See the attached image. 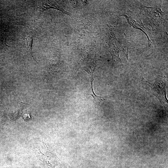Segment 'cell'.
I'll use <instances>...</instances> for the list:
<instances>
[{"mask_svg":"<svg viewBox=\"0 0 168 168\" xmlns=\"http://www.w3.org/2000/svg\"><path fill=\"white\" fill-rule=\"evenodd\" d=\"M33 41V38L31 36H27L26 38V45L27 49L30 54L31 56L33 57L32 51V46Z\"/></svg>","mask_w":168,"mask_h":168,"instance_id":"cell-5","label":"cell"},{"mask_svg":"<svg viewBox=\"0 0 168 168\" xmlns=\"http://www.w3.org/2000/svg\"><path fill=\"white\" fill-rule=\"evenodd\" d=\"M44 145L46 148L44 153L41 152L38 144H35L34 146V151L38 162L40 164L45 166L48 168H55L58 163V158L51 147L48 146L45 143Z\"/></svg>","mask_w":168,"mask_h":168,"instance_id":"cell-2","label":"cell"},{"mask_svg":"<svg viewBox=\"0 0 168 168\" xmlns=\"http://www.w3.org/2000/svg\"><path fill=\"white\" fill-rule=\"evenodd\" d=\"M142 82L145 88L155 96L163 105H167L166 97V82L164 78H157L154 82L147 81L143 77Z\"/></svg>","mask_w":168,"mask_h":168,"instance_id":"cell-1","label":"cell"},{"mask_svg":"<svg viewBox=\"0 0 168 168\" xmlns=\"http://www.w3.org/2000/svg\"><path fill=\"white\" fill-rule=\"evenodd\" d=\"M95 67L96 66L94 64L88 63L85 65L83 67V69L88 73L90 80L91 93L89 95L93 97L94 102L100 104L104 101L105 98L104 97H100L96 95L93 91V82L94 80L93 74Z\"/></svg>","mask_w":168,"mask_h":168,"instance_id":"cell-3","label":"cell"},{"mask_svg":"<svg viewBox=\"0 0 168 168\" xmlns=\"http://www.w3.org/2000/svg\"><path fill=\"white\" fill-rule=\"evenodd\" d=\"M50 8L57 9L61 11L63 13L69 15L68 13L61 7L56 4H54L49 1L44 2L40 8V12Z\"/></svg>","mask_w":168,"mask_h":168,"instance_id":"cell-4","label":"cell"}]
</instances>
